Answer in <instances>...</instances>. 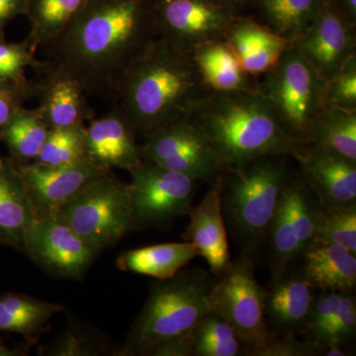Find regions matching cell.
<instances>
[{"instance_id":"cell-43","label":"cell","mask_w":356,"mask_h":356,"mask_svg":"<svg viewBox=\"0 0 356 356\" xmlns=\"http://www.w3.org/2000/svg\"><path fill=\"white\" fill-rule=\"evenodd\" d=\"M28 353L29 350L26 348H10L0 341V356H25Z\"/></svg>"},{"instance_id":"cell-10","label":"cell","mask_w":356,"mask_h":356,"mask_svg":"<svg viewBox=\"0 0 356 356\" xmlns=\"http://www.w3.org/2000/svg\"><path fill=\"white\" fill-rule=\"evenodd\" d=\"M140 149L143 161L197 181L211 184L224 173L205 136L189 117L152 134Z\"/></svg>"},{"instance_id":"cell-15","label":"cell","mask_w":356,"mask_h":356,"mask_svg":"<svg viewBox=\"0 0 356 356\" xmlns=\"http://www.w3.org/2000/svg\"><path fill=\"white\" fill-rule=\"evenodd\" d=\"M17 166L37 219L55 217L63 205L84 184L111 172L98 168L86 159L70 165L51 166L33 161Z\"/></svg>"},{"instance_id":"cell-19","label":"cell","mask_w":356,"mask_h":356,"mask_svg":"<svg viewBox=\"0 0 356 356\" xmlns=\"http://www.w3.org/2000/svg\"><path fill=\"white\" fill-rule=\"evenodd\" d=\"M316 290L293 266L271 280L264 298L267 329L274 334H303Z\"/></svg>"},{"instance_id":"cell-8","label":"cell","mask_w":356,"mask_h":356,"mask_svg":"<svg viewBox=\"0 0 356 356\" xmlns=\"http://www.w3.org/2000/svg\"><path fill=\"white\" fill-rule=\"evenodd\" d=\"M255 261L241 254L217 277L211 312L224 318L241 337L248 356H257L270 339L264 314L266 289L255 278Z\"/></svg>"},{"instance_id":"cell-12","label":"cell","mask_w":356,"mask_h":356,"mask_svg":"<svg viewBox=\"0 0 356 356\" xmlns=\"http://www.w3.org/2000/svg\"><path fill=\"white\" fill-rule=\"evenodd\" d=\"M241 13L210 0H159V38L193 53L204 44L225 40Z\"/></svg>"},{"instance_id":"cell-37","label":"cell","mask_w":356,"mask_h":356,"mask_svg":"<svg viewBox=\"0 0 356 356\" xmlns=\"http://www.w3.org/2000/svg\"><path fill=\"white\" fill-rule=\"evenodd\" d=\"M325 346L310 339H300L298 334H271L266 346L257 356H317L324 355Z\"/></svg>"},{"instance_id":"cell-21","label":"cell","mask_w":356,"mask_h":356,"mask_svg":"<svg viewBox=\"0 0 356 356\" xmlns=\"http://www.w3.org/2000/svg\"><path fill=\"white\" fill-rule=\"evenodd\" d=\"M153 356H248V353L232 325L209 312L191 331L163 344Z\"/></svg>"},{"instance_id":"cell-6","label":"cell","mask_w":356,"mask_h":356,"mask_svg":"<svg viewBox=\"0 0 356 356\" xmlns=\"http://www.w3.org/2000/svg\"><path fill=\"white\" fill-rule=\"evenodd\" d=\"M55 217L102 250L136 231L128 184L112 170L84 184Z\"/></svg>"},{"instance_id":"cell-2","label":"cell","mask_w":356,"mask_h":356,"mask_svg":"<svg viewBox=\"0 0 356 356\" xmlns=\"http://www.w3.org/2000/svg\"><path fill=\"white\" fill-rule=\"evenodd\" d=\"M209 91L193 54L158 38L124 72L114 104L144 140L187 118Z\"/></svg>"},{"instance_id":"cell-36","label":"cell","mask_w":356,"mask_h":356,"mask_svg":"<svg viewBox=\"0 0 356 356\" xmlns=\"http://www.w3.org/2000/svg\"><path fill=\"white\" fill-rule=\"evenodd\" d=\"M324 104L346 111H356V57L325 81Z\"/></svg>"},{"instance_id":"cell-26","label":"cell","mask_w":356,"mask_h":356,"mask_svg":"<svg viewBox=\"0 0 356 356\" xmlns=\"http://www.w3.org/2000/svg\"><path fill=\"white\" fill-rule=\"evenodd\" d=\"M325 0H255L250 15L274 33L298 44L310 30Z\"/></svg>"},{"instance_id":"cell-41","label":"cell","mask_w":356,"mask_h":356,"mask_svg":"<svg viewBox=\"0 0 356 356\" xmlns=\"http://www.w3.org/2000/svg\"><path fill=\"white\" fill-rule=\"evenodd\" d=\"M215 3L236 11L241 14H250L254 8L255 0H210Z\"/></svg>"},{"instance_id":"cell-33","label":"cell","mask_w":356,"mask_h":356,"mask_svg":"<svg viewBox=\"0 0 356 356\" xmlns=\"http://www.w3.org/2000/svg\"><path fill=\"white\" fill-rule=\"evenodd\" d=\"M314 242L334 243L356 254V204L331 209L321 208Z\"/></svg>"},{"instance_id":"cell-11","label":"cell","mask_w":356,"mask_h":356,"mask_svg":"<svg viewBox=\"0 0 356 356\" xmlns=\"http://www.w3.org/2000/svg\"><path fill=\"white\" fill-rule=\"evenodd\" d=\"M22 252L54 277L81 281L102 250L50 217L33 220L23 238Z\"/></svg>"},{"instance_id":"cell-28","label":"cell","mask_w":356,"mask_h":356,"mask_svg":"<svg viewBox=\"0 0 356 356\" xmlns=\"http://www.w3.org/2000/svg\"><path fill=\"white\" fill-rule=\"evenodd\" d=\"M88 0H29L26 17L30 23L27 41L34 51L43 49L65 31Z\"/></svg>"},{"instance_id":"cell-16","label":"cell","mask_w":356,"mask_h":356,"mask_svg":"<svg viewBox=\"0 0 356 356\" xmlns=\"http://www.w3.org/2000/svg\"><path fill=\"white\" fill-rule=\"evenodd\" d=\"M293 159L322 208L356 204V161L310 144L300 145Z\"/></svg>"},{"instance_id":"cell-18","label":"cell","mask_w":356,"mask_h":356,"mask_svg":"<svg viewBox=\"0 0 356 356\" xmlns=\"http://www.w3.org/2000/svg\"><path fill=\"white\" fill-rule=\"evenodd\" d=\"M222 181L224 173L211 182L202 201L189 213L191 222L182 235L185 242L193 243L197 248L200 257L207 261L211 273L216 277L226 273L233 261L222 213Z\"/></svg>"},{"instance_id":"cell-9","label":"cell","mask_w":356,"mask_h":356,"mask_svg":"<svg viewBox=\"0 0 356 356\" xmlns=\"http://www.w3.org/2000/svg\"><path fill=\"white\" fill-rule=\"evenodd\" d=\"M130 175L136 231L170 226L191 212L197 180L145 161Z\"/></svg>"},{"instance_id":"cell-24","label":"cell","mask_w":356,"mask_h":356,"mask_svg":"<svg viewBox=\"0 0 356 356\" xmlns=\"http://www.w3.org/2000/svg\"><path fill=\"white\" fill-rule=\"evenodd\" d=\"M199 70L211 91L254 90L259 77L248 74L225 40L204 44L193 51Z\"/></svg>"},{"instance_id":"cell-13","label":"cell","mask_w":356,"mask_h":356,"mask_svg":"<svg viewBox=\"0 0 356 356\" xmlns=\"http://www.w3.org/2000/svg\"><path fill=\"white\" fill-rule=\"evenodd\" d=\"M296 44L307 62L327 81L356 57V23L339 11L336 0H325L310 30Z\"/></svg>"},{"instance_id":"cell-31","label":"cell","mask_w":356,"mask_h":356,"mask_svg":"<svg viewBox=\"0 0 356 356\" xmlns=\"http://www.w3.org/2000/svg\"><path fill=\"white\" fill-rule=\"evenodd\" d=\"M117 348L109 337L92 325L74 315L50 343L40 346L43 356H104L113 355Z\"/></svg>"},{"instance_id":"cell-40","label":"cell","mask_w":356,"mask_h":356,"mask_svg":"<svg viewBox=\"0 0 356 356\" xmlns=\"http://www.w3.org/2000/svg\"><path fill=\"white\" fill-rule=\"evenodd\" d=\"M29 0H0V41L6 40L7 25L18 16H25Z\"/></svg>"},{"instance_id":"cell-35","label":"cell","mask_w":356,"mask_h":356,"mask_svg":"<svg viewBox=\"0 0 356 356\" xmlns=\"http://www.w3.org/2000/svg\"><path fill=\"white\" fill-rule=\"evenodd\" d=\"M36 53L27 39L15 43L0 41V79L16 83L27 81L26 70L28 67L33 69L39 63Z\"/></svg>"},{"instance_id":"cell-3","label":"cell","mask_w":356,"mask_h":356,"mask_svg":"<svg viewBox=\"0 0 356 356\" xmlns=\"http://www.w3.org/2000/svg\"><path fill=\"white\" fill-rule=\"evenodd\" d=\"M188 117L205 136L222 172H235L269 154L293 159L301 145L284 132L259 88L210 90Z\"/></svg>"},{"instance_id":"cell-14","label":"cell","mask_w":356,"mask_h":356,"mask_svg":"<svg viewBox=\"0 0 356 356\" xmlns=\"http://www.w3.org/2000/svg\"><path fill=\"white\" fill-rule=\"evenodd\" d=\"M36 107L50 129L84 125L95 119L88 93L74 74L53 60H39L36 67Z\"/></svg>"},{"instance_id":"cell-29","label":"cell","mask_w":356,"mask_h":356,"mask_svg":"<svg viewBox=\"0 0 356 356\" xmlns=\"http://www.w3.org/2000/svg\"><path fill=\"white\" fill-rule=\"evenodd\" d=\"M50 130L38 109L23 106L2 129L0 142L16 165H26L36 161Z\"/></svg>"},{"instance_id":"cell-30","label":"cell","mask_w":356,"mask_h":356,"mask_svg":"<svg viewBox=\"0 0 356 356\" xmlns=\"http://www.w3.org/2000/svg\"><path fill=\"white\" fill-rule=\"evenodd\" d=\"M305 144L356 161V111L325 105L312 124Z\"/></svg>"},{"instance_id":"cell-39","label":"cell","mask_w":356,"mask_h":356,"mask_svg":"<svg viewBox=\"0 0 356 356\" xmlns=\"http://www.w3.org/2000/svg\"><path fill=\"white\" fill-rule=\"evenodd\" d=\"M35 91L33 79L24 83L0 79V133L13 114L35 98Z\"/></svg>"},{"instance_id":"cell-25","label":"cell","mask_w":356,"mask_h":356,"mask_svg":"<svg viewBox=\"0 0 356 356\" xmlns=\"http://www.w3.org/2000/svg\"><path fill=\"white\" fill-rule=\"evenodd\" d=\"M197 257H200L197 248L184 241L127 250L119 255L116 266L126 273L168 280L177 275Z\"/></svg>"},{"instance_id":"cell-17","label":"cell","mask_w":356,"mask_h":356,"mask_svg":"<svg viewBox=\"0 0 356 356\" xmlns=\"http://www.w3.org/2000/svg\"><path fill=\"white\" fill-rule=\"evenodd\" d=\"M86 159L103 170L128 172L142 163L137 135L117 105L86 127Z\"/></svg>"},{"instance_id":"cell-5","label":"cell","mask_w":356,"mask_h":356,"mask_svg":"<svg viewBox=\"0 0 356 356\" xmlns=\"http://www.w3.org/2000/svg\"><path fill=\"white\" fill-rule=\"evenodd\" d=\"M287 159L269 154L224 172L221 207L227 233L241 254L254 261L266 248L271 222L293 173Z\"/></svg>"},{"instance_id":"cell-27","label":"cell","mask_w":356,"mask_h":356,"mask_svg":"<svg viewBox=\"0 0 356 356\" xmlns=\"http://www.w3.org/2000/svg\"><path fill=\"white\" fill-rule=\"evenodd\" d=\"M65 310L60 304L33 298L20 293L0 296V332H15L35 343L54 316Z\"/></svg>"},{"instance_id":"cell-23","label":"cell","mask_w":356,"mask_h":356,"mask_svg":"<svg viewBox=\"0 0 356 356\" xmlns=\"http://www.w3.org/2000/svg\"><path fill=\"white\" fill-rule=\"evenodd\" d=\"M35 218L17 165L0 154V245L22 252L26 231Z\"/></svg>"},{"instance_id":"cell-4","label":"cell","mask_w":356,"mask_h":356,"mask_svg":"<svg viewBox=\"0 0 356 356\" xmlns=\"http://www.w3.org/2000/svg\"><path fill=\"white\" fill-rule=\"evenodd\" d=\"M156 280L115 356H153L211 312L210 297L217 277L205 269L184 268L172 278Z\"/></svg>"},{"instance_id":"cell-1","label":"cell","mask_w":356,"mask_h":356,"mask_svg":"<svg viewBox=\"0 0 356 356\" xmlns=\"http://www.w3.org/2000/svg\"><path fill=\"white\" fill-rule=\"evenodd\" d=\"M159 0H88L44 58L79 79L88 95L115 103L124 72L159 38Z\"/></svg>"},{"instance_id":"cell-32","label":"cell","mask_w":356,"mask_h":356,"mask_svg":"<svg viewBox=\"0 0 356 356\" xmlns=\"http://www.w3.org/2000/svg\"><path fill=\"white\" fill-rule=\"evenodd\" d=\"M86 125L51 129L35 161L60 166L86 161Z\"/></svg>"},{"instance_id":"cell-22","label":"cell","mask_w":356,"mask_h":356,"mask_svg":"<svg viewBox=\"0 0 356 356\" xmlns=\"http://www.w3.org/2000/svg\"><path fill=\"white\" fill-rule=\"evenodd\" d=\"M299 267L304 277L318 291H355L356 254L341 245L313 242L304 250Z\"/></svg>"},{"instance_id":"cell-34","label":"cell","mask_w":356,"mask_h":356,"mask_svg":"<svg viewBox=\"0 0 356 356\" xmlns=\"http://www.w3.org/2000/svg\"><path fill=\"white\" fill-rule=\"evenodd\" d=\"M341 294V292L331 291H320L316 294L303 331L307 339L327 346Z\"/></svg>"},{"instance_id":"cell-38","label":"cell","mask_w":356,"mask_h":356,"mask_svg":"<svg viewBox=\"0 0 356 356\" xmlns=\"http://www.w3.org/2000/svg\"><path fill=\"white\" fill-rule=\"evenodd\" d=\"M355 291L341 292L327 344H343L355 339L356 332V299Z\"/></svg>"},{"instance_id":"cell-7","label":"cell","mask_w":356,"mask_h":356,"mask_svg":"<svg viewBox=\"0 0 356 356\" xmlns=\"http://www.w3.org/2000/svg\"><path fill=\"white\" fill-rule=\"evenodd\" d=\"M259 79L284 132L305 144L314 120L324 104L325 81L307 62L296 44H289L277 64Z\"/></svg>"},{"instance_id":"cell-42","label":"cell","mask_w":356,"mask_h":356,"mask_svg":"<svg viewBox=\"0 0 356 356\" xmlns=\"http://www.w3.org/2000/svg\"><path fill=\"white\" fill-rule=\"evenodd\" d=\"M336 3L348 20L356 23V0H336Z\"/></svg>"},{"instance_id":"cell-20","label":"cell","mask_w":356,"mask_h":356,"mask_svg":"<svg viewBox=\"0 0 356 356\" xmlns=\"http://www.w3.org/2000/svg\"><path fill=\"white\" fill-rule=\"evenodd\" d=\"M225 41L235 51L243 69L259 77L277 64L289 43L250 14H241Z\"/></svg>"}]
</instances>
